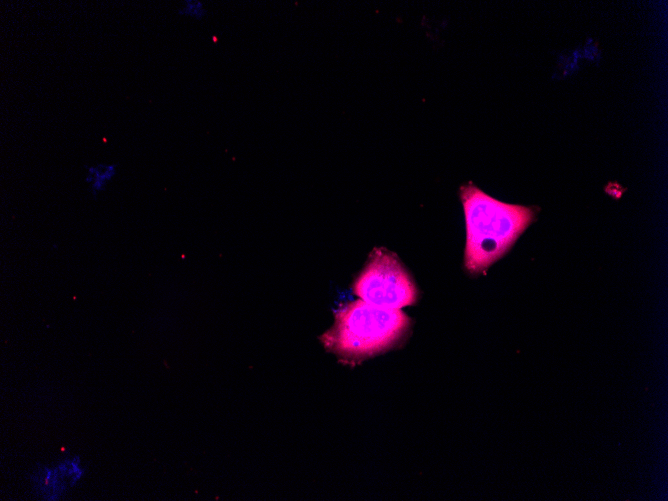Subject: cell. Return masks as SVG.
I'll use <instances>...</instances> for the list:
<instances>
[{"label": "cell", "instance_id": "1", "mask_svg": "<svg viewBox=\"0 0 668 501\" xmlns=\"http://www.w3.org/2000/svg\"><path fill=\"white\" fill-rule=\"evenodd\" d=\"M460 198L466 223L464 267L479 275L512 247L534 220L535 211L498 201L471 182L460 187Z\"/></svg>", "mask_w": 668, "mask_h": 501}, {"label": "cell", "instance_id": "2", "mask_svg": "<svg viewBox=\"0 0 668 501\" xmlns=\"http://www.w3.org/2000/svg\"><path fill=\"white\" fill-rule=\"evenodd\" d=\"M411 324L401 309L358 299L336 312L332 327L320 340L342 363L356 365L398 346L407 338Z\"/></svg>", "mask_w": 668, "mask_h": 501}, {"label": "cell", "instance_id": "3", "mask_svg": "<svg viewBox=\"0 0 668 501\" xmlns=\"http://www.w3.org/2000/svg\"><path fill=\"white\" fill-rule=\"evenodd\" d=\"M354 293L363 301L391 309L411 306L418 299L416 284L397 255L375 248L353 283Z\"/></svg>", "mask_w": 668, "mask_h": 501}, {"label": "cell", "instance_id": "4", "mask_svg": "<svg viewBox=\"0 0 668 501\" xmlns=\"http://www.w3.org/2000/svg\"><path fill=\"white\" fill-rule=\"evenodd\" d=\"M118 164L97 163L86 166L85 183L90 194L96 198L103 193L117 175Z\"/></svg>", "mask_w": 668, "mask_h": 501}, {"label": "cell", "instance_id": "5", "mask_svg": "<svg viewBox=\"0 0 668 501\" xmlns=\"http://www.w3.org/2000/svg\"><path fill=\"white\" fill-rule=\"evenodd\" d=\"M38 490L46 500H58L61 492L67 487L68 481L56 467H44L36 479ZM69 484V483H68Z\"/></svg>", "mask_w": 668, "mask_h": 501}, {"label": "cell", "instance_id": "6", "mask_svg": "<svg viewBox=\"0 0 668 501\" xmlns=\"http://www.w3.org/2000/svg\"><path fill=\"white\" fill-rule=\"evenodd\" d=\"M178 14L195 20H203L207 16V10L204 3L201 1L185 0L181 2Z\"/></svg>", "mask_w": 668, "mask_h": 501}]
</instances>
